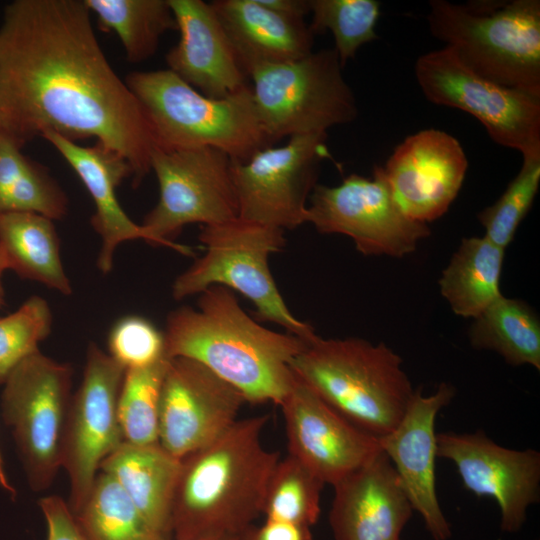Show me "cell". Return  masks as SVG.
Listing matches in <instances>:
<instances>
[{
	"mask_svg": "<svg viewBox=\"0 0 540 540\" xmlns=\"http://www.w3.org/2000/svg\"><path fill=\"white\" fill-rule=\"evenodd\" d=\"M198 239L205 254L174 280V299L224 286L250 300L259 321L278 324L306 341L317 336L310 324L291 313L268 265L269 256L286 244L284 230L237 217L202 226Z\"/></svg>",
	"mask_w": 540,
	"mask_h": 540,
	"instance_id": "cell-7",
	"label": "cell"
},
{
	"mask_svg": "<svg viewBox=\"0 0 540 540\" xmlns=\"http://www.w3.org/2000/svg\"><path fill=\"white\" fill-rule=\"evenodd\" d=\"M73 516L88 540H169L149 524L119 484L102 471Z\"/></svg>",
	"mask_w": 540,
	"mask_h": 540,
	"instance_id": "cell-30",
	"label": "cell"
},
{
	"mask_svg": "<svg viewBox=\"0 0 540 540\" xmlns=\"http://www.w3.org/2000/svg\"><path fill=\"white\" fill-rule=\"evenodd\" d=\"M126 369L91 342L83 377L72 395L62 441L61 468L70 481L72 514L86 501L101 462L124 442L118 398Z\"/></svg>",
	"mask_w": 540,
	"mask_h": 540,
	"instance_id": "cell-14",
	"label": "cell"
},
{
	"mask_svg": "<svg viewBox=\"0 0 540 540\" xmlns=\"http://www.w3.org/2000/svg\"><path fill=\"white\" fill-rule=\"evenodd\" d=\"M98 26L114 32L129 62L140 63L157 51L161 36L177 30L169 0H84Z\"/></svg>",
	"mask_w": 540,
	"mask_h": 540,
	"instance_id": "cell-29",
	"label": "cell"
},
{
	"mask_svg": "<svg viewBox=\"0 0 540 540\" xmlns=\"http://www.w3.org/2000/svg\"><path fill=\"white\" fill-rule=\"evenodd\" d=\"M231 165V158L216 148L156 146L151 171L159 184V200L141 224L148 243L193 256L191 247L173 241L184 226L214 225L237 218Z\"/></svg>",
	"mask_w": 540,
	"mask_h": 540,
	"instance_id": "cell-9",
	"label": "cell"
},
{
	"mask_svg": "<svg viewBox=\"0 0 540 540\" xmlns=\"http://www.w3.org/2000/svg\"><path fill=\"white\" fill-rule=\"evenodd\" d=\"M0 487L4 489L6 492H8L12 497L16 496V490L8 480L1 452H0Z\"/></svg>",
	"mask_w": 540,
	"mask_h": 540,
	"instance_id": "cell-41",
	"label": "cell"
},
{
	"mask_svg": "<svg viewBox=\"0 0 540 540\" xmlns=\"http://www.w3.org/2000/svg\"><path fill=\"white\" fill-rule=\"evenodd\" d=\"M210 4L248 78L257 67L295 61L313 52L315 35L304 19L275 12L259 0Z\"/></svg>",
	"mask_w": 540,
	"mask_h": 540,
	"instance_id": "cell-23",
	"label": "cell"
},
{
	"mask_svg": "<svg viewBox=\"0 0 540 540\" xmlns=\"http://www.w3.org/2000/svg\"><path fill=\"white\" fill-rule=\"evenodd\" d=\"M374 168L401 210L427 224L443 216L457 197L468 161L455 137L425 129L405 138L384 166Z\"/></svg>",
	"mask_w": 540,
	"mask_h": 540,
	"instance_id": "cell-18",
	"label": "cell"
},
{
	"mask_svg": "<svg viewBox=\"0 0 540 540\" xmlns=\"http://www.w3.org/2000/svg\"><path fill=\"white\" fill-rule=\"evenodd\" d=\"M315 35L329 30L342 67L355 57L358 49L377 38L375 28L380 16L377 0H309Z\"/></svg>",
	"mask_w": 540,
	"mask_h": 540,
	"instance_id": "cell-33",
	"label": "cell"
},
{
	"mask_svg": "<svg viewBox=\"0 0 540 540\" xmlns=\"http://www.w3.org/2000/svg\"><path fill=\"white\" fill-rule=\"evenodd\" d=\"M334 49L252 70L254 104L272 143L284 137L322 134L358 115L354 93Z\"/></svg>",
	"mask_w": 540,
	"mask_h": 540,
	"instance_id": "cell-8",
	"label": "cell"
},
{
	"mask_svg": "<svg viewBox=\"0 0 540 540\" xmlns=\"http://www.w3.org/2000/svg\"><path fill=\"white\" fill-rule=\"evenodd\" d=\"M455 394V388L446 382L440 383L430 395L415 390L398 425L379 438L381 449L394 466L413 510L421 516L434 540H448L452 535L436 493L435 420Z\"/></svg>",
	"mask_w": 540,
	"mask_h": 540,
	"instance_id": "cell-19",
	"label": "cell"
},
{
	"mask_svg": "<svg viewBox=\"0 0 540 540\" xmlns=\"http://www.w3.org/2000/svg\"><path fill=\"white\" fill-rule=\"evenodd\" d=\"M268 414L238 419L203 448L181 459L171 512L172 540L233 536L261 515L280 460L264 447Z\"/></svg>",
	"mask_w": 540,
	"mask_h": 540,
	"instance_id": "cell-3",
	"label": "cell"
},
{
	"mask_svg": "<svg viewBox=\"0 0 540 540\" xmlns=\"http://www.w3.org/2000/svg\"><path fill=\"white\" fill-rule=\"evenodd\" d=\"M291 370L339 414L378 438L398 425L415 392L394 350L356 337L317 335Z\"/></svg>",
	"mask_w": 540,
	"mask_h": 540,
	"instance_id": "cell-4",
	"label": "cell"
},
{
	"mask_svg": "<svg viewBox=\"0 0 540 540\" xmlns=\"http://www.w3.org/2000/svg\"><path fill=\"white\" fill-rule=\"evenodd\" d=\"M107 341L109 355L126 370L150 366L166 356L163 333L141 316L117 320Z\"/></svg>",
	"mask_w": 540,
	"mask_h": 540,
	"instance_id": "cell-36",
	"label": "cell"
},
{
	"mask_svg": "<svg viewBox=\"0 0 540 540\" xmlns=\"http://www.w3.org/2000/svg\"><path fill=\"white\" fill-rule=\"evenodd\" d=\"M41 137L62 155L92 197L96 209L91 224L102 241L97 266L107 274L120 243L136 239L149 242L141 224L129 218L117 199V187L125 178L132 177L131 167L118 153L97 142L93 146H81L53 131Z\"/></svg>",
	"mask_w": 540,
	"mask_h": 540,
	"instance_id": "cell-22",
	"label": "cell"
},
{
	"mask_svg": "<svg viewBox=\"0 0 540 540\" xmlns=\"http://www.w3.org/2000/svg\"><path fill=\"white\" fill-rule=\"evenodd\" d=\"M170 358L127 369L118 398V417L124 441L137 445L159 443L160 402Z\"/></svg>",
	"mask_w": 540,
	"mask_h": 540,
	"instance_id": "cell-32",
	"label": "cell"
},
{
	"mask_svg": "<svg viewBox=\"0 0 540 540\" xmlns=\"http://www.w3.org/2000/svg\"><path fill=\"white\" fill-rule=\"evenodd\" d=\"M73 370L40 351L23 360L3 384L1 412L11 429L29 486L42 491L61 468Z\"/></svg>",
	"mask_w": 540,
	"mask_h": 540,
	"instance_id": "cell-10",
	"label": "cell"
},
{
	"mask_svg": "<svg viewBox=\"0 0 540 540\" xmlns=\"http://www.w3.org/2000/svg\"><path fill=\"white\" fill-rule=\"evenodd\" d=\"M308 203L307 223L319 233L348 236L366 256L401 258L430 235L427 224L401 210L375 168L372 178L351 174L337 186L317 184Z\"/></svg>",
	"mask_w": 540,
	"mask_h": 540,
	"instance_id": "cell-13",
	"label": "cell"
},
{
	"mask_svg": "<svg viewBox=\"0 0 540 540\" xmlns=\"http://www.w3.org/2000/svg\"><path fill=\"white\" fill-rule=\"evenodd\" d=\"M473 348L499 354L509 365L540 370V322L524 301L501 295L473 319Z\"/></svg>",
	"mask_w": 540,
	"mask_h": 540,
	"instance_id": "cell-27",
	"label": "cell"
},
{
	"mask_svg": "<svg viewBox=\"0 0 540 540\" xmlns=\"http://www.w3.org/2000/svg\"><path fill=\"white\" fill-rule=\"evenodd\" d=\"M199 540H233V536H220V537L205 538V539H199Z\"/></svg>",
	"mask_w": 540,
	"mask_h": 540,
	"instance_id": "cell-42",
	"label": "cell"
},
{
	"mask_svg": "<svg viewBox=\"0 0 540 540\" xmlns=\"http://www.w3.org/2000/svg\"><path fill=\"white\" fill-rule=\"evenodd\" d=\"M266 7L280 14L301 18L310 13L309 0H259Z\"/></svg>",
	"mask_w": 540,
	"mask_h": 540,
	"instance_id": "cell-39",
	"label": "cell"
},
{
	"mask_svg": "<svg viewBox=\"0 0 540 540\" xmlns=\"http://www.w3.org/2000/svg\"><path fill=\"white\" fill-rule=\"evenodd\" d=\"M0 244L8 256L10 270L20 277L37 281L64 295L72 293L52 219L33 212L1 214Z\"/></svg>",
	"mask_w": 540,
	"mask_h": 540,
	"instance_id": "cell-25",
	"label": "cell"
},
{
	"mask_svg": "<svg viewBox=\"0 0 540 540\" xmlns=\"http://www.w3.org/2000/svg\"><path fill=\"white\" fill-rule=\"evenodd\" d=\"M327 133L297 135L243 162L232 161L239 218L293 230L307 223L309 197L321 163L330 158Z\"/></svg>",
	"mask_w": 540,
	"mask_h": 540,
	"instance_id": "cell-12",
	"label": "cell"
},
{
	"mask_svg": "<svg viewBox=\"0 0 540 540\" xmlns=\"http://www.w3.org/2000/svg\"><path fill=\"white\" fill-rule=\"evenodd\" d=\"M181 460L159 443L122 442L100 464L132 500L149 524L172 540L171 512Z\"/></svg>",
	"mask_w": 540,
	"mask_h": 540,
	"instance_id": "cell-24",
	"label": "cell"
},
{
	"mask_svg": "<svg viewBox=\"0 0 540 540\" xmlns=\"http://www.w3.org/2000/svg\"><path fill=\"white\" fill-rule=\"evenodd\" d=\"M233 540H314L310 527L264 520L233 535Z\"/></svg>",
	"mask_w": 540,
	"mask_h": 540,
	"instance_id": "cell-38",
	"label": "cell"
},
{
	"mask_svg": "<svg viewBox=\"0 0 540 540\" xmlns=\"http://www.w3.org/2000/svg\"><path fill=\"white\" fill-rule=\"evenodd\" d=\"M199 295L197 309L182 306L168 314L165 355L201 363L247 403L280 405L294 380L291 363L308 341L260 325L227 287L211 286Z\"/></svg>",
	"mask_w": 540,
	"mask_h": 540,
	"instance_id": "cell-2",
	"label": "cell"
},
{
	"mask_svg": "<svg viewBox=\"0 0 540 540\" xmlns=\"http://www.w3.org/2000/svg\"><path fill=\"white\" fill-rule=\"evenodd\" d=\"M437 457L451 461L463 486L478 497H491L500 509V527L518 532L527 511L540 498V453L494 442L484 431L436 434Z\"/></svg>",
	"mask_w": 540,
	"mask_h": 540,
	"instance_id": "cell-15",
	"label": "cell"
},
{
	"mask_svg": "<svg viewBox=\"0 0 540 540\" xmlns=\"http://www.w3.org/2000/svg\"><path fill=\"white\" fill-rule=\"evenodd\" d=\"M21 149L0 131V215L33 212L62 219L68 212L67 195L46 168Z\"/></svg>",
	"mask_w": 540,
	"mask_h": 540,
	"instance_id": "cell-28",
	"label": "cell"
},
{
	"mask_svg": "<svg viewBox=\"0 0 540 540\" xmlns=\"http://www.w3.org/2000/svg\"><path fill=\"white\" fill-rule=\"evenodd\" d=\"M325 484L291 455L277 462L269 479L261 515L265 520L312 527L320 517Z\"/></svg>",
	"mask_w": 540,
	"mask_h": 540,
	"instance_id": "cell-31",
	"label": "cell"
},
{
	"mask_svg": "<svg viewBox=\"0 0 540 540\" xmlns=\"http://www.w3.org/2000/svg\"><path fill=\"white\" fill-rule=\"evenodd\" d=\"M84 0H15L0 26V131L20 147L47 131L94 138L138 186L156 147L146 114L109 64Z\"/></svg>",
	"mask_w": 540,
	"mask_h": 540,
	"instance_id": "cell-1",
	"label": "cell"
},
{
	"mask_svg": "<svg viewBox=\"0 0 540 540\" xmlns=\"http://www.w3.org/2000/svg\"><path fill=\"white\" fill-rule=\"evenodd\" d=\"M126 84L140 102L157 147H212L243 162L272 146L258 116L251 86L210 98L168 69L130 73Z\"/></svg>",
	"mask_w": 540,
	"mask_h": 540,
	"instance_id": "cell-6",
	"label": "cell"
},
{
	"mask_svg": "<svg viewBox=\"0 0 540 540\" xmlns=\"http://www.w3.org/2000/svg\"><path fill=\"white\" fill-rule=\"evenodd\" d=\"M169 4L180 39L165 57L168 70L215 99L249 86V78L212 5L202 0H169Z\"/></svg>",
	"mask_w": 540,
	"mask_h": 540,
	"instance_id": "cell-21",
	"label": "cell"
},
{
	"mask_svg": "<svg viewBox=\"0 0 540 540\" xmlns=\"http://www.w3.org/2000/svg\"><path fill=\"white\" fill-rule=\"evenodd\" d=\"M432 35L476 74L540 96V1L429 2Z\"/></svg>",
	"mask_w": 540,
	"mask_h": 540,
	"instance_id": "cell-5",
	"label": "cell"
},
{
	"mask_svg": "<svg viewBox=\"0 0 540 540\" xmlns=\"http://www.w3.org/2000/svg\"><path fill=\"white\" fill-rule=\"evenodd\" d=\"M505 249L485 236L466 237L439 279L441 295L451 310L464 318H476L499 298Z\"/></svg>",
	"mask_w": 540,
	"mask_h": 540,
	"instance_id": "cell-26",
	"label": "cell"
},
{
	"mask_svg": "<svg viewBox=\"0 0 540 540\" xmlns=\"http://www.w3.org/2000/svg\"><path fill=\"white\" fill-rule=\"evenodd\" d=\"M540 184V157L523 158L521 169L504 193L478 214L485 229L484 236L506 249L527 215Z\"/></svg>",
	"mask_w": 540,
	"mask_h": 540,
	"instance_id": "cell-34",
	"label": "cell"
},
{
	"mask_svg": "<svg viewBox=\"0 0 540 540\" xmlns=\"http://www.w3.org/2000/svg\"><path fill=\"white\" fill-rule=\"evenodd\" d=\"M52 322L50 306L40 296L29 297L16 311L0 318V385L23 360L39 351Z\"/></svg>",
	"mask_w": 540,
	"mask_h": 540,
	"instance_id": "cell-35",
	"label": "cell"
},
{
	"mask_svg": "<svg viewBox=\"0 0 540 540\" xmlns=\"http://www.w3.org/2000/svg\"><path fill=\"white\" fill-rule=\"evenodd\" d=\"M245 403L240 391L201 363L171 358L161 393L159 444L181 460L230 428Z\"/></svg>",
	"mask_w": 540,
	"mask_h": 540,
	"instance_id": "cell-16",
	"label": "cell"
},
{
	"mask_svg": "<svg viewBox=\"0 0 540 540\" xmlns=\"http://www.w3.org/2000/svg\"><path fill=\"white\" fill-rule=\"evenodd\" d=\"M6 270H10V263L5 249L0 244V307L5 305V291L2 284V276Z\"/></svg>",
	"mask_w": 540,
	"mask_h": 540,
	"instance_id": "cell-40",
	"label": "cell"
},
{
	"mask_svg": "<svg viewBox=\"0 0 540 540\" xmlns=\"http://www.w3.org/2000/svg\"><path fill=\"white\" fill-rule=\"evenodd\" d=\"M279 406L288 454L324 484L334 486L382 451L378 437L351 423L295 375Z\"/></svg>",
	"mask_w": 540,
	"mask_h": 540,
	"instance_id": "cell-17",
	"label": "cell"
},
{
	"mask_svg": "<svg viewBox=\"0 0 540 540\" xmlns=\"http://www.w3.org/2000/svg\"><path fill=\"white\" fill-rule=\"evenodd\" d=\"M414 70L428 101L469 113L494 142L523 158L540 157V96L476 74L448 46L421 55Z\"/></svg>",
	"mask_w": 540,
	"mask_h": 540,
	"instance_id": "cell-11",
	"label": "cell"
},
{
	"mask_svg": "<svg viewBox=\"0 0 540 540\" xmlns=\"http://www.w3.org/2000/svg\"><path fill=\"white\" fill-rule=\"evenodd\" d=\"M332 487L329 524L335 540H402L414 510L383 451Z\"/></svg>",
	"mask_w": 540,
	"mask_h": 540,
	"instance_id": "cell-20",
	"label": "cell"
},
{
	"mask_svg": "<svg viewBox=\"0 0 540 540\" xmlns=\"http://www.w3.org/2000/svg\"><path fill=\"white\" fill-rule=\"evenodd\" d=\"M39 506L47 525V540H88L63 498L43 497Z\"/></svg>",
	"mask_w": 540,
	"mask_h": 540,
	"instance_id": "cell-37",
	"label": "cell"
}]
</instances>
